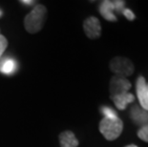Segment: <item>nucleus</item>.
Returning <instances> with one entry per match:
<instances>
[{
    "label": "nucleus",
    "mask_w": 148,
    "mask_h": 147,
    "mask_svg": "<svg viewBox=\"0 0 148 147\" xmlns=\"http://www.w3.org/2000/svg\"><path fill=\"white\" fill-rule=\"evenodd\" d=\"M47 9L45 6L38 4L24 18V27L29 34H36L43 28L46 21Z\"/></svg>",
    "instance_id": "obj_1"
},
{
    "label": "nucleus",
    "mask_w": 148,
    "mask_h": 147,
    "mask_svg": "<svg viewBox=\"0 0 148 147\" xmlns=\"http://www.w3.org/2000/svg\"><path fill=\"white\" fill-rule=\"evenodd\" d=\"M99 129L107 140L112 142L121 136L123 130V122L119 118L116 120L103 118L99 122Z\"/></svg>",
    "instance_id": "obj_2"
},
{
    "label": "nucleus",
    "mask_w": 148,
    "mask_h": 147,
    "mask_svg": "<svg viewBox=\"0 0 148 147\" xmlns=\"http://www.w3.org/2000/svg\"><path fill=\"white\" fill-rule=\"evenodd\" d=\"M110 70L115 74V76L127 77L133 75L135 66L130 59L123 57H116L111 59L109 63Z\"/></svg>",
    "instance_id": "obj_3"
},
{
    "label": "nucleus",
    "mask_w": 148,
    "mask_h": 147,
    "mask_svg": "<svg viewBox=\"0 0 148 147\" xmlns=\"http://www.w3.org/2000/svg\"><path fill=\"white\" fill-rule=\"evenodd\" d=\"M124 9L125 1H121V0H115V1L104 0V1L100 3L99 11L104 19L111 21V22H116V21H118V19H116V16L114 14V12H118L121 14V12Z\"/></svg>",
    "instance_id": "obj_4"
},
{
    "label": "nucleus",
    "mask_w": 148,
    "mask_h": 147,
    "mask_svg": "<svg viewBox=\"0 0 148 147\" xmlns=\"http://www.w3.org/2000/svg\"><path fill=\"white\" fill-rule=\"evenodd\" d=\"M131 88V82L126 77H122L119 76H114L111 77L109 84L110 96H115L121 94L128 93Z\"/></svg>",
    "instance_id": "obj_5"
},
{
    "label": "nucleus",
    "mask_w": 148,
    "mask_h": 147,
    "mask_svg": "<svg viewBox=\"0 0 148 147\" xmlns=\"http://www.w3.org/2000/svg\"><path fill=\"white\" fill-rule=\"evenodd\" d=\"M83 31L90 39H97L101 36V25L99 20L95 16L86 18L83 22Z\"/></svg>",
    "instance_id": "obj_6"
},
{
    "label": "nucleus",
    "mask_w": 148,
    "mask_h": 147,
    "mask_svg": "<svg viewBox=\"0 0 148 147\" xmlns=\"http://www.w3.org/2000/svg\"><path fill=\"white\" fill-rule=\"evenodd\" d=\"M136 91L138 99L143 110L148 111V83L143 76H140L137 79Z\"/></svg>",
    "instance_id": "obj_7"
},
{
    "label": "nucleus",
    "mask_w": 148,
    "mask_h": 147,
    "mask_svg": "<svg viewBox=\"0 0 148 147\" xmlns=\"http://www.w3.org/2000/svg\"><path fill=\"white\" fill-rule=\"evenodd\" d=\"M111 99L114 101L116 107L119 110H124L127 107L128 104L134 102L135 101V96L130 93H124L121 95H118L115 96H110Z\"/></svg>",
    "instance_id": "obj_8"
},
{
    "label": "nucleus",
    "mask_w": 148,
    "mask_h": 147,
    "mask_svg": "<svg viewBox=\"0 0 148 147\" xmlns=\"http://www.w3.org/2000/svg\"><path fill=\"white\" fill-rule=\"evenodd\" d=\"M78 140L72 131H64L59 134V144L60 147H77Z\"/></svg>",
    "instance_id": "obj_9"
},
{
    "label": "nucleus",
    "mask_w": 148,
    "mask_h": 147,
    "mask_svg": "<svg viewBox=\"0 0 148 147\" xmlns=\"http://www.w3.org/2000/svg\"><path fill=\"white\" fill-rule=\"evenodd\" d=\"M15 67H16V65H15V61L14 59L8 58L5 59L0 65V71L3 74H11L15 70Z\"/></svg>",
    "instance_id": "obj_10"
},
{
    "label": "nucleus",
    "mask_w": 148,
    "mask_h": 147,
    "mask_svg": "<svg viewBox=\"0 0 148 147\" xmlns=\"http://www.w3.org/2000/svg\"><path fill=\"white\" fill-rule=\"evenodd\" d=\"M100 111L104 115V118H109V120H116V118H119L116 112H115L112 108L108 107V106H102V107L100 108Z\"/></svg>",
    "instance_id": "obj_11"
},
{
    "label": "nucleus",
    "mask_w": 148,
    "mask_h": 147,
    "mask_svg": "<svg viewBox=\"0 0 148 147\" xmlns=\"http://www.w3.org/2000/svg\"><path fill=\"white\" fill-rule=\"evenodd\" d=\"M137 135L141 140L148 142V124L141 126L140 129H138Z\"/></svg>",
    "instance_id": "obj_12"
},
{
    "label": "nucleus",
    "mask_w": 148,
    "mask_h": 147,
    "mask_svg": "<svg viewBox=\"0 0 148 147\" xmlns=\"http://www.w3.org/2000/svg\"><path fill=\"white\" fill-rule=\"evenodd\" d=\"M8 47V40L7 38L2 36V34H0V57H2V55L4 54L5 50L7 49Z\"/></svg>",
    "instance_id": "obj_13"
},
{
    "label": "nucleus",
    "mask_w": 148,
    "mask_h": 147,
    "mask_svg": "<svg viewBox=\"0 0 148 147\" xmlns=\"http://www.w3.org/2000/svg\"><path fill=\"white\" fill-rule=\"evenodd\" d=\"M121 14H123L124 16L127 18V20H129V21H133V20H135V18H136L134 12H132L131 10H129V9H126V8H125L124 10L121 12Z\"/></svg>",
    "instance_id": "obj_14"
},
{
    "label": "nucleus",
    "mask_w": 148,
    "mask_h": 147,
    "mask_svg": "<svg viewBox=\"0 0 148 147\" xmlns=\"http://www.w3.org/2000/svg\"><path fill=\"white\" fill-rule=\"evenodd\" d=\"M20 2L22 4H25V5H32L33 3H34L36 1H34V0H22Z\"/></svg>",
    "instance_id": "obj_15"
},
{
    "label": "nucleus",
    "mask_w": 148,
    "mask_h": 147,
    "mask_svg": "<svg viewBox=\"0 0 148 147\" xmlns=\"http://www.w3.org/2000/svg\"><path fill=\"white\" fill-rule=\"evenodd\" d=\"M125 147H138V146L135 145V144H130V145H127V146H125Z\"/></svg>",
    "instance_id": "obj_16"
}]
</instances>
